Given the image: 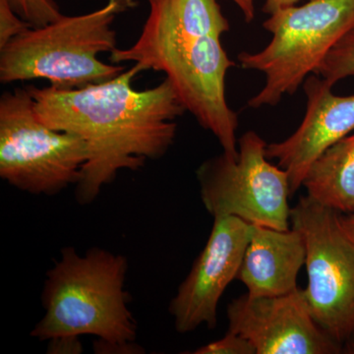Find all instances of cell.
Segmentation results:
<instances>
[{
    "label": "cell",
    "instance_id": "cell-1",
    "mask_svg": "<svg viewBox=\"0 0 354 354\" xmlns=\"http://www.w3.org/2000/svg\"><path fill=\"white\" fill-rule=\"evenodd\" d=\"M138 66L106 82L82 88H27L39 120L53 129L80 137L88 149L77 202H94L122 171H136L164 157L174 144L176 118L185 113L167 78L155 87H133Z\"/></svg>",
    "mask_w": 354,
    "mask_h": 354
},
{
    "label": "cell",
    "instance_id": "cell-2",
    "mask_svg": "<svg viewBox=\"0 0 354 354\" xmlns=\"http://www.w3.org/2000/svg\"><path fill=\"white\" fill-rule=\"evenodd\" d=\"M127 258L102 248L81 255L64 247L46 272L41 292L44 315L32 337L48 341L60 335H95L111 344L136 342L137 323L125 290Z\"/></svg>",
    "mask_w": 354,
    "mask_h": 354
},
{
    "label": "cell",
    "instance_id": "cell-3",
    "mask_svg": "<svg viewBox=\"0 0 354 354\" xmlns=\"http://www.w3.org/2000/svg\"><path fill=\"white\" fill-rule=\"evenodd\" d=\"M136 6V0H108L102 8L64 16L41 27H30L0 48L3 84L44 79L60 88L106 82L124 70L99 59L116 48L114 20Z\"/></svg>",
    "mask_w": 354,
    "mask_h": 354
},
{
    "label": "cell",
    "instance_id": "cell-4",
    "mask_svg": "<svg viewBox=\"0 0 354 354\" xmlns=\"http://www.w3.org/2000/svg\"><path fill=\"white\" fill-rule=\"evenodd\" d=\"M271 41L257 53H239L243 69L265 75L248 106H274L317 74L333 48L354 32V0H308L279 9L263 23Z\"/></svg>",
    "mask_w": 354,
    "mask_h": 354
},
{
    "label": "cell",
    "instance_id": "cell-5",
    "mask_svg": "<svg viewBox=\"0 0 354 354\" xmlns=\"http://www.w3.org/2000/svg\"><path fill=\"white\" fill-rule=\"evenodd\" d=\"M88 149L80 137L39 120L27 87L0 97V177L16 189L53 196L80 180Z\"/></svg>",
    "mask_w": 354,
    "mask_h": 354
},
{
    "label": "cell",
    "instance_id": "cell-6",
    "mask_svg": "<svg viewBox=\"0 0 354 354\" xmlns=\"http://www.w3.org/2000/svg\"><path fill=\"white\" fill-rule=\"evenodd\" d=\"M268 144L255 131L239 140V155L221 153L196 172L203 204L214 218L236 216L252 225L290 230V179L267 157Z\"/></svg>",
    "mask_w": 354,
    "mask_h": 354
},
{
    "label": "cell",
    "instance_id": "cell-7",
    "mask_svg": "<svg viewBox=\"0 0 354 354\" xmlns=\"http://www.w3.org/2000/svg\"><path fill=\"white\" fill-rule=\"evenodd\" d=\"M339 215L306 196L291 209L290 223L306 247L304 293L312 317L344 346L354 337V242Z\"/></svg>",
    "mask_w": 354,
    "mask_h": 354
},
{
    "label": "cell",
    "instance_id": "cell-8",
    "mask_svg": "<svg viewBox=\"0 0 354 354\" xmlns=\"http://www.w3.org/2000/svg\"><path fill=\"white\" fill-rule=\"evenodd\" d=\"M221 38L208 35L167 46L138 68L164 72L185 111L216 137L223 153L235 158L239 155V116L228 106L225 95V77L235 64Z\"/></svg>",
    "mask_w": 354,
    "mask_h": 354
},
{
    "label": "cell",
    "instance_id": "cell-9",
    "mask_svg": "<svg viewBox=\"0 0 354 354\" xmlns=\"http://www.w3.org/2000/svg\"><path fill=\"white\" fill-rule=\"evenodd\" d=\"M214 220L206 245L169 304V314L180 334L202 325L216 327L221 298L236 279L250 241L252 225L245 221L228 216Z\"/></svg>",
    "mask_w": 354,
    "mask_h": 354
},
{
    "label": "cell",
    "instance_id": "cell-10",
    "mask_svg": "<svg viewBox=\"0 0 354 354\" xmlns=\"http://www.w3.org/2000/svg\"><path fill=\"white\" fill-rule=\"evenodd\" d=\"M228 330L245 337L257 354H339L344 346L317 324L304 290L279 297L248 293L227 306Z\"/></svg>",
    "mask_w": 354,
    "mask_h": 354
},
{
    "label": "cell",
    "instance_id": "cell-11",
    "mask_svg": "<svg viewBox=\"0 0 354 354\" xmlns=\"http://www.w3.org/2000/svg\"><path fill=\"white\" fill-rule=\"evenodd\" d=\"M306 111L288 138L268 144L266 153L276 160L290 179L291 195L302 186L310 165L337 141L354 132V94L337 95L334 86L312 74L304 83Z\"/></svg>",
    "mask_w": 354,
    "mask_h": 354
},
{
    "label": "cell",
    "instance_id": "cell-12",
    "mask_svg": "<svg viewBox=\"0 0 354 354\" xmlns=\"http://www.w3.org/2000/svg\"><path fill=\"white\" fill-rule=\"evenodd\" d=\"M150 12L137 41L127 48L111 53L114 64L140 66L167 46L187 43L200 37L230 31V25L218 0H147ZM247 23L255 17L254 0H232Z\"/></svg>",
    "mask_w": 354,
    "mask_h": 354
},
{
    "label": "cell",
    "instance_id": "cell-13",
    "mask_svg": "<svg viewBox=\"0 0 354 354\" xmlns=\"http://www.w3.org/2000/svg\"><path fill=\"white\" fill-rule=\"evenodd\" d=\"M306 261V247L295 228L252 225L236 279L251 297H279L298 288L297 277Z\"/></svg>",
    "mask_w": 354,
    "mask_h": 354
},
{
    "label": "cell",
    "instance_id": "cell-14",
    "mask_svg": "<svg viewBox=\"0 0 354 354\" xmlns=\"http://www.w3.org/2000/svg\"><path fill=\"white\" fill-rule=\"evenodd\" d=\"M307 196L339 214L354 212V132L321 153L302 183Z\"/></svg>",
    "mask_w": 354,
    "mask_h": 354
},
{
    "label": "cell",
    "instance_id": "cell-15",
    "mask_svg": "<svg viewBox=\"0 0 354 354\" xmlns=\"http://www.w3.org/2000/svg\"><path fill=\"white\" fill-rule=\"evenodd\" d=\"M317 75L332 86L354 77V32L346 35L328 55Z\"/></svg>",
    "mask_w": 354,
    "mask_h": 354
},
{
    "label": "cell",
    "instance_id": "cell-16",
    "mask_svg": "<svg viewBox=\"0 0 354 354\" xmlns=\"http://www.w3.org/2000/svg\"><path fill=\"white\" fill-rule=\"evenodd\" d=\"M11 8L32 27L50 24L62 14L53 0H7Z\"/></svg>",
    "mask_w": 354,
    "mask_h": 354
},
{
    "label": "cell",
    "instance_id": "cell-17",
    "mask_svg": "<svg viewBox=\"0 0 354 354\" xmlns=\"http://www.w3.org/2000/svg\"><path fill=\"white\" fill-rule=\"evenodd\" d=\"M195 354H257L252 344L241 337L228 330L227 335L218 341L209 342L206 346L196 349Z\"/></svg>",
    "mask_w": 354,
    "mask_h": 354
},
{
    "label": "cell",
    "instance_id": "cell-18",
    "mask_svg": "<svg viewBox=\"0 0 354 354\" xmlns=\"http://www.w3.org/2000/svg\"><path fill=\"white\" fill-rule=\"evenodd\" d=\"M30 27L32 26L22 19L7 0H0V48Z\"/></svg>",
    "mask_w": 354,
    "mask_h": 354
},
{
    "label": "cell",
    "instance_id": "cell-19",
    "mask_svg": "<svg viewBox=\"0 0 354 354\" xmlns=\"http://www.w3.org/2000/svg\"><path fill=\"white\" fill-rule=\"evenodd\" d=\"M84 351L80 337L60 335L48 339V351L50 354H80Z\"/></svg>",
    "mask_w": 354,
    "mask_h": 354
},
{
    "label": "cell",
    "instance_id": "cell-20",
    "mask_svg": "<svg viewBox=\"0 0 354 354\" xmlns=\"http://www.w3.org/2000/svg\"><path fill=\"white\" fill-rule=\"evenodd\" d=\"M94 351L99 354H139L145 353V349L135 342L130 344H111L97 339L94 344Z\"/></svg>",
    "mask_w": 354,
    "mask_h": 354
},
{
    "label": "cell",
    "instance_id": "cell-21",
    "mask_svg": "<svg viewBox=\"0 0 354 354\" xmlns=\"http://www.w3.org/2000/svg\"><path fill=\"white\" fill-rule=\"evenodd\" d=\"M300 1H301V0H266L265 6L263 7V11L271 15V14L276 12V11L279 10V9L297 6L298 2Z\"/></svg>",
    "mask_w": 354,
    "mask_h": 354
},
{
    "label": "cell",
    "instance_id": "cell-22",
    "mask_svg": "<svg viewBox=\"0 0 354 354\" xmlns=\"http://www.w3.org/2000/svg\"><path fill=\"white\" fill-rule=\"evenodd\" d=\"M341 223L346 234L354 242V212L351 214H341Z\"/></svg>",
    "mask_w": 354,
    "mask_h": 354
}]
</instances>
